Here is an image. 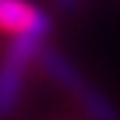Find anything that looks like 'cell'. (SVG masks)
Returning a JSON list of instances; mask_svg holds the SVG:
<instances>
[{
    "instance_id": "6da1fadb",
    "label": "cell",
    "mask_w": 120,
    "mask_h": 120,
    "mask_svg": "<svg viewBox=\"0 0 120 120\" xmlns=\"http://www.w3.org/2000/svg\"><path fill=\"white\" fill-rule=\"evenodd\" d=\"M35 56H38L40 67L80 104L83 112H86L91 120H117L115 107L104 99V94L96 86H91L86 77L80 75V69H77L61 51H56V48H38Z\"/></svg>"
},
{
    "instance_id": "7a4b0ae2",
    "label": "cell",
    "mask_w": 120,
    "mask_h": 120,
    "mask_svg": "<svg viewBox=\"0 0 120 120\" xmlns=\"http://www.w3.org/2000/svg\"><path fill=\"white\" fill-rule=\"evenodd\" d=\"M38 48H40L38 38H30V35L11 38V45L5 48V56L0 61V117H8L16 107L24 86V72L35 59Z\"/></svg>"
},
{
    "instance_id": "3957f363",
    "label": "cell",
    "mask_w": 120,
    "mask_h": 120,
    "mask_svg": "<svg viewBox=\"0 0 120 120\" xmlns=\"http://www.w3.org/2000/svg\"><path fill=\"white\" fill-rule=\"evenodd\" d=\"M51 30V16L40 11L30 0H0V32L30 35V38L43 40Z\"/></svg>"
},
{
    "instance_id": "277c9868",
    "label": "cell",
    "mask_w": 120,
    "mask_h": 120,
    "mask_svg": "<svg viewBox=\"0 0 120 120\" xmlns=\"http://www.w3.org/2000/svg\"><path fill=\"white\" fill-rule=\"evenodd\" d=\"M56 5H59V8H64V11H69V8H75L77 5V0H53Z\"/></svg>"
}]
</instances>
